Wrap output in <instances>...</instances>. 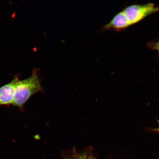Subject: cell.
Here are the masks:
<instances>
[{
	"label": "cell",
	"instance_id": "6da1fadb",
	"mask_svg": "<svg viewBox=\"0 0 159 159\" xmlns=\"http://www.w3.org/2000/svg\"><path fill=\"white\" fill-rule=\"evenodd\" d=\"M43 91L40 80L37 70H35L28 78L17 81L12 105L23 111L24 107L29 99L35 93Z\"/></svg>",
	"mask_w": 159,
	"mask_h": 159
},
{
	"label": "cell",
	"instance_id": "7a4b0ae2",
	"mask_svg": "<svg viewBox=\"0 0 159 159\" xmlns=\"http://www.w3.org/2000/svg\"><path fill=\"white\" fill-rule=\"evenodd\" d=\"M132 25L136 24L145 18L159 12V6L153 3L134 4L122 10Z\"/></svg>",
	"mask_w": 159,
	"mask_h": 159
},
{
	"label": "cell",
	"instance_id": "3957f363",
	"mask_svg": "<svg viewBox=\"0 0 159 159\" xmlns=\"http://www.w3.org/2000/svg\"><path fill=\"white\" fill-rule=\"evenodd\" d=\"M19 79L18 77L16 76L11 82L0 87V105L13 104L16 85Z\"/></svg>",
	"mask_w": 159,
	"mask_h": 159
},
{
	"label": "cell",
	"instance_id": "277c9868",
	"mask_svg": "<svg viewBox=\"0 0 159 159\" xmlns=\"http://www.w3.org/2000/svg\"><path fill=\"white\" fill-rule=\"evenodd\" d=\"M131 25H132L130 22L122 11L115 15L111 21L104 26V28L106 30L119 31L126 29Z\"/></svg>",
	"mask_w": 159,
	"mask_h": 159
},
{
	"label": "cell",
	"instance_id": "5b68a950",
	"mask_svg": "<svg viewBox=\"0 0 159 159\" xmlns=\"http://www.w3.org/2000/svg\"><path fill=\"white\" fill-rule=\"evenodd\" d=\"M148 45L151 49L157 51L159 54V41L157 42H150L148 43Z\"/></svg>",
	"mask_w": 159,
	"mask_h": 159
},
{
	"label": "cell",
	"instance_id": "ba28073f",
	"mask_svg": "<svg viewBox=\"0 0 159 159\" xmlns=\"http://www.w3.org/2000/svg\"><path fill=\"white\" fill-rule=\"evenodd\" d=\"M86 159H95L94 157L91 156V155H88L87 156V157Z\"/></svg>",
	"mask_w": 159,
	"mask_h": 159
},
{
	"label": "cell",
	"instance_id": "52a82bcc",
	"mask_svg": "<svg viewBox=\"0 0 159 159\" xmlns=\"http://www.w3.org/2000/svg\"><path fill=\"white\" fill-rule=\"evenodd\" d=\"M158 126L157 128H150L148 129V130L150 131V132L159 133V120H158Z\"/></svg>",
	"mask_w": 159,
	"mask_h": 159
},
{
	"label": "cell",
	"instance_id": "8992f818",
	"mask_svg": "<svg viewBox=\"0 0 159 159\" xmlns=\"http://www.w3.org/2000/svg\"><path fill=\"white\" fill-rule=\"evenodd\" d=\"M87 156L88 155L85 153L81 154H75L69 159H86Z\"/></svg>",
	"mask_w": 159,
	"mask_h": 159
}]
</instances>
